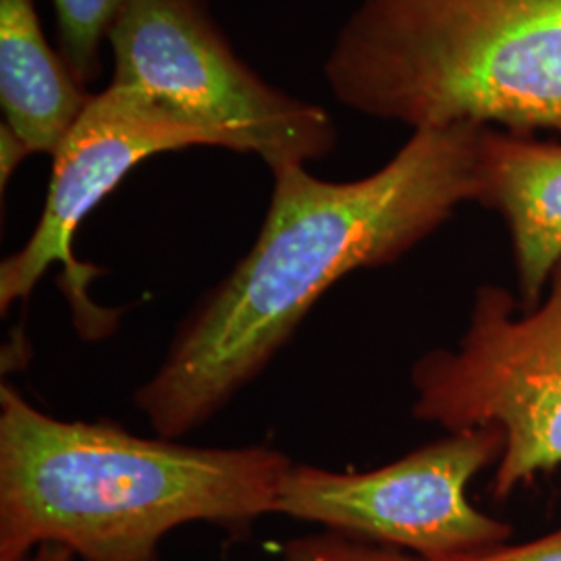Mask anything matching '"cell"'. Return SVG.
<instances>
[{
	"label": "cell",
	"instance_id": "obj_3",
	"mask_svg": "<svg viewBox=\"0 0 561 561\" xmlns=\"http://www.w3.org/2000/svg\"><path fill=\"white\" fill-rule=\"evenodd\" d=\"M324 78L366 117L561 131V0H360Z\"/></svg>",
	"mask_w": 561,
	"mask_h": 561
},
{
	"label": "cell",
	"instance_id": "obj_10",
	"mask_svg": "<svg viewBox=\"0 0 561 561\" xmlns=\"http://www.w3.org/2000/svg\"><path fill=\"white\" fill-rule=\"evenodd\" d=\"M55 7L59 53L81 85L99 80L102 44L125 0H50Z\"/></svg>",
	"mask_w": 561,
	"mask_h": 561
},
{
	"label": "cell",
	"instance_id": "obj_5",
	"mask_svg": "<svg viewBox=\"0 0 561 561\" xmlns=\"http://www.w3.org/2000/svg\"><path fill=\"white\" fill-rule=\"evenodd\" d=\"M500 285H482L456 350L412 368L414 416L449 433L497 426L502 456L491 493L503 500L561 466V266L535 308Z\"/></svg>",
	"mask_w": 561,
	"mask_h": 561
},
{
	"label": "cell",
	"instance_id": "obj_7",
	"mask_svg": "<svg viewBox=\"0 0 561 561\" xmlns=\"http://www.w3.org/2000/svg\"><path fill=\"white\" fill-rule=\"evenodd\" d=\"M192 146L219 148L208 131L173 115L136 88L111 83L92 94L53 152V175L41 221L23 248L2 261V312L15 301H27L42 275L53 264H60V287L81 335L96 340L111 333L119 312L90 300L88 283L99 271L76 259L73 238L83 219L134 167L148 157Z\"/></svg>",
	"mask_w": 561,
	"mask_h": 561
},
{
	"label": "cell",
	"instance_id": "obj_8",
	"mask_svg": "<svg viewBox=\"0 0 561 561\" xmlns=\"http://www.w3.org/2000/svg\"><path fill=\"white\" fill-rule=\"evenodd\" d=\"M477 202L507 225L520 308H535L561 266V144L482 127Z\"/></svg>",
	"mask_w": 561,
	"mask_h": 561
},
{
	"label": "cell",
	"instance_id": "obj_9",
	"mask_svg": "<svg viewBox=\"0 0 561 561\" xmlns=\"http://www.w3.org/2000/svg\"><path fill=\"white\" fill-rule=\"evenodd\" d=\"M90 96L46 41L34 0H0V104L30 152L53 157Z\"/></svg>",
	"mask_w": 561,
	"mask_h": 561
},
{
	"label": "cell",
	"instance_id": "obj_11",
	"mask_svg": "<svg viewBox=\"0 0 561 561\" xmlns=\"http://www.w3.org/2000/svg\"><path fill=\"white\" fill-rule=\"evenodd\" d=\"M280 561H426L398 547L350 539L327 530L287 542Z\"/></svg>",
	"mask_w": 561,
	"mask_h": 561
},
{
	"label": "cell",
	"instance_id": "obj_4",
	"mask_svg": "<svg viewBox=\"0 0 561 561\" xmlns=\"http://www.w3.org/2000/svg\"><path fill=\"white\" fill-rule=\"evenodd\" d=\"M113 81L268 169L327 157L337 129L319 104L262 80L233 53L206 0H125L108 30Z\"/></svg>",
	"mask_w": 561,
	"mask_h": 561
},
{
	"label": "cell",
	"instance_id": "obj_13",
	"mask_svg": "<svg viewBox=\"0 0 561 561\" xmlns=\"http://www.w3.org/2000/svg\"><path fill=\"white\" fill-rule=\"evenodd\" d=\"M27 154H32L30 148L7 123H2L0 125V185H2V190L7 187V181L11 180V175L15 173V169L20 167V162Z\"/></svg>",
	"mask_w": 561,
	"mask_h": 561
},
{
	"label": "cell",
	"instance_id": "obj_12",
	"mask_svg": "<svg viewBox=\"0 0 561 561\" xmlns=\"http://www.w3.org/2000/svg\"><path fill=\"white\" fill-rule=\"evenodd\" d=\"M458 561H561V528L522 545H502L479 556L461 558Z\"/></svg>",
	"mask_w": 561,
	"mask_h": 561
},
{
	"label": "cell",
	"instance_id": "obj_1",
	"mask_svg": "<svg viewBox=\"0 0 561 561\" xmlns=\"http://www.w3.org/2000/svg\"><path fill=\"white\" fill-rule=\"evenodd\" d=\"M482 127L414 129L391 161L356 181L319 180L296 162L271 169L254 245L181 322L136 393L150 426L164 439L198 428L261 375L333 283L400 261L477 202Z\"/></svg>",
	"mask_w": 561,
	"mask_h": 561
},
{
	"label": "cell",
	"instance_id": "obj_2",
	"mask_svg": "<svg viewBox=\"0 0 561 561\" xmlns=\"http://www.w3.org/2000/svg\"><path fill=\"white\" fill-rule=\"evenodd\" d=\"M294 461L268 447L206 449L67 422L0 389V561L41 545L81 561H161L181 524L243 528L275 514Z\"/></svg>",
	"mask_w": 561,
	"mask_h": 561
},
{
	"label": "cell",
	"instance_id": "obj_14",
	"mask_svg": "<svg viewBox=\"0 0 561 561\" xmlns=\"http://www.w3.org/2000/svg\"><path fill=\"white\" fill-rule=\"evenodd\" d=\"M25 561H76V556L62 545L46 542V545H41Z\"/></svg>",
	"mask_w": 561,
	"mask_h": 561
},
{
	"label": "cell",
	"instance_id": "obj_6",
	"mask_svg": "<svg viewBox=\"0 0 561 561\" xmlns=\"http://www.w3.org/2000/svg\"><path fill=\"white\" fill-rule=\"evenodd\" d=\"M503 445L497 426H477L370 472L337 474L291 463L279 484L275 514L412 551L426 561L479 556L502 547L514 533L466 495L468 482L497 463Z\"/></svg>",
	"mask_w": 561,
	"mask_h": 561
}]
</instances>
